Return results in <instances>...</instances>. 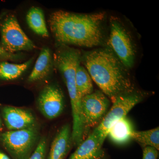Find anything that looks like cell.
Here are the masks:
<instances>
[{
	"label": "cell",
	"mask_w": 159,
	"mask_h": 159,
	"mask_svg": "<svg viewBox=\"0 0 159 159\" xmlns=\"http://www.w3.org/2000/svg\"><path fill=\"white\" fill-rule=\"evenodd\" d=\"M105 12L79 14L58 10L48 20L53 36L60 45L93 48L103 41L102 23Z\"/></svg>",
	"instance_id": "cell-1"
},
{
	"label": "cell",
	"mask_w": 159,
	"mask_h": 159,
	"mask_svg": "<svg viewBox=\"0 0 159 159\" xmlns=\"http://www.w3.org/2000/svg\"><path fill=\"white\" fill-rule=\"evenodd\" d=\"M92 80L112 102L137 91L127 68L110 48L96 49L81 56Z\"/></svg>",
	"instance_id": "cell-2"
},
{
	"label": "cell",
	"mask_w": 159,
	"mask_h": 159,
	"mask_svg": "<svg viewBox=\"0 0 159 159\" xmlns=\"http://www.w3.org/2000/svg\"><path fill=\"white\" fill-rule=\"evenodd\" d=\"M80 51L77 49L60 45L53 57V63L62 75L70 99L73 127L79 129L84 126L81 99L77 93L76 85V71L81 62Z\"/></svg>",
	"instance_id": "cell-3"
},
{
	"label": "cell",
	"mask_w": 159,
	"mask_h": 159,
	"mask_svg": "<svg viewBox=\"0 0 159 159\" xmlns=\"http://www.w3.org/2000/svg\"><path fill=\"white\" fill-rule=\"evenodd\" d=\"M36 126L9 130L0 135V140L13 159H29L38 143Z\"/></svg>",
	"instance_id": "cell-4"
},
{
	"label": "cell",
	"mask_w": 159,
	"mask_h": 159,
	"mask_svg": "<svg viewBox=\"0 0 159 159\" xmlns=\"http://www.w3.org/2000/svg\"><path fill=\"white\" fill-rule=\"evenodd\" d=\"M145 95L143 92L137 91L133 93L117 97L112 102L113 104L110 109L93 131L102 145L111 126L119 119L126 117L131 110L143 100Z\"/></svg>",
	"instance_id": "cell-5"
},
{
	"label": "cell",
	"mask_w": 159,
	"mask_h": 159,
	"mask_svg": "<svg viewBox=\"0 0 159 159\" xmlns=\"http://www.w3.org/2000/svg\"><path fill=\"white\" fill-rule=\"evenodd\" d=\"M1 46L11 54L36 48V46L21 28L15 16L11 15L1 25Z\"/></svg>",
	"instance_id": "cell-6"
},
{
	"label": "cell",
	"mask_w": 159,
	"mask_h": 159,
	"mask_svg": "<svg viewBox=\"0 0 159 159\" xmlns=\"http://www.w3.org/2000/svg\"><path fill=\"white\" fill-rule=\"evenodd\" d=\"M110 105L109 99L101 91L93 92L81 99L85 139L90 130L96 128L102 122L108 112Z\"/></svg>",
	"instance_id": "cell-7"
},
{
	"label": "cell",
	"mask_w": 159,
	"mask_h": 159,
	"mask_svg": "<svg viewBox=\"0 0 159 159\" xmlns=\"http://www.w3.org/2000/svg\"><path fill=\"white\" fill-rule=\"evenodd\" d=\"M108 45L110 49L126 68L133 66L135 50L131 39L119 20H111Z\"/></svg>",
	"instance_id": "cell-8"
},
{
	"label": "cell",
	"mask_w": 159,
	"mask_h": 159,
	"mask_svg": "<svg viewBox=\"0 0 159 159\" xmlns=\"http://www.w3.org/2000/svg\"><path fill=\"white\" fill-rule=\"evenodd\" d=\"M37 104L41 113L47 119L57 118L64 108V96L62 91L54 84L46 86L40 93Z\"/></svg>",
	"instance_id": "cell-9"
},
{
	"label": "cell",
	"mask_w": 159,
	"mask_h": 159,
	"mask_svg": "<svg viewBox=\"0 0 159 159\" xmlns=\"http://www.w3.org/2000/svg\"><path fill=\"white\" fill-rule=\"evenodd\" d=\"M3 119L9 130H17L35 126V117L31 112L25 109L11 106L2 109Z\"/></svg>",
	"instance_id": "cell-10"
},
{
	"label": "cell",
	"mask_w": 159,
	"mask_h": 159,
	"mask_svg": "<svg viewBox=\"0 0 159 159\" xmlns=\"http://www.w3.org/2000/svg\"><path fill=\"white\" fill-rule=\"evenodd\" d=\"M102 144L93 132L78 146L68 159H104L105 154Z\"/></svg>",
	"instance_id": "cell-11"
},
{
	"label": "cell",
	"mask_w": 159,
	"mask_h": 159,
	"mask_svg": "<svg viewBox=\"0 0 159 159\" xmlns=\"http://www.w3.org/2000/svg\"><path fill=\"white\" fill-rule=\"evenodd\" d=\"M73 143L70 127L68 124L63 125L51 143L47 159H65Z\"/></svg>",
	"instance_id": "cell-12"
},
{
	"label": "cell",
	"mask_w": 159,
	"mask_h": 159,
	"mask_svg": "<svg viewBox=\"0 0 159 159\" xmlns=\"http://www.w3.org/2000/svg\"><path fill=\"white\" fill-rule=\"evenodd\" d=\"M53 59L51 51L48 48L42 49L34 68L28 77L29 82L39 81L46 78L53 67Z\"/></svg>",
	"instance_id": "cell-13"
},
{
	"label": "cell",
	"mask_w": 159,
	"mask_h": 159,
	"mask_svg": "<svg viewBox=\"0 0 159 159\" xmlns=\"http://www.w3.org/2000/svg\"><path fill=\"white\" fill-rule=\"evenodd\" d=\"M134 130L129 119L126 117H124L116 121L111 126L107 136L114 143L125 144L132 139L131 134Z\"/></svg>",
	"instance_id": "cell-14"
},
{
	"label": "cell",
	"mask_w": 159,
	"mask_h": 159,
	"mask_svg": "<svg viewBox=\"0 0 159 159\" xmlns=\"http://www.w3.org/2000/svg\"><path fill=\"white\" fill-rule=\"evenodd\" d=\"M26 20L29 28L35 34L43 37H48L49 31L47 29L44 14L42 9L38 7L30 8L26 15Z\"/></svg>",
	"instance_id": "cell-15"
},
{
	"label": "cell",
	"mask_w": 159,
	"mask_h": 159,
	"mask_svg": "<svg viewBox=\"0 0 159 159\" xmlns=\"http://www.w3.org/2000/svg\"><path fill=\"white\" fill-rule=\"evenodd\" d=\"M32 59L21 64H13L6 61L0 62V79L11 80L17 79L31 65Z\"/></svg>",
	"instance_id": "cell-16"
},
{
	"label": "cell",
	"mask_w": 159,
	"mask_h": 159,
	"mask_svg": "<svg viewBox=\"0 0 159 159\" xmlns=\"http://www.w3.org/2000/svg\"><path fill=\"white\" fill-rule=\"evenodd\" d=\"M76 88L80 99L93 92L92 79L86 69L79 65L76 71Z\"/></svg>",
	"instance_id": "cell-17"
},
{
	"label": "cell",
	"mask_w": 159,
	"mask_h": 159,
	"mask_svg": "<svg viewBox=\"0 0 159 159\" xmlns=\"http://www.w3.org/2000/svg\"><path fill=\"white\" fill-rule=\"evenodd\" d=\"M131 139L136 141L143 147H151L159 150V127L145 131L134 130Z\"/></svg>",
	"instance_id": "cell-18"
},
{
	"label": "cell",
	"mask_w": 159,
	"mask_h": 159,
	"mask_svg": "<svg viewBox=\"0 0 159 159\" xmlns=\"http://www.w3.org/2000/svg\"><path fill=\"white\" fill-rule=\"evenodd\" d=\"M48 142L46 138H42L29 159H47Z\"/></svg>",
	"instance_id": "cell-19"
},
{
	"label": "cell",
	"mask_w": 159,
	"mask_h": 159,
	"mask_svg": "<svg viewBox=\"0 0 159 159\" xmlns=\"http://www.w3.org/2000/svg\"><path fill=\"white\" fill-rule=\"evenodd\" d=\"M158 150L151 147H145L143 150V159H157Z\"/></svg>",
	"instance_id": "cell-20"
},
{
	"label": "cell",
	"mask_w": 159,
	"mask_h": 159,
	"mask_svg": "<svg viewBox=\"0 0 159 159\" xmlns=\"http://www.w3.org/2000/svg\"><path fill=\"white\" fill-rule=\"evenodd\" d=\"M19 59V55L15 54H11L6 51L0 44V61L16 60Z\"/></svg>",
	"instance_id": "cell-21"
},
{
	"label": "cell",
	"mask_w": 159,
	"mask_h": 159,
	"mask_svg": "<svg viewBox=\"0 0 159 159\" xmlns=\"http://www.w3.org/2000/svg\"><path fill=\"white\" fill-rule=\"evenodd\" d=\"M0 159H11L6 153L0 150Z\"/></svg>",
	"instance_id": "cell-22"
},
{
	"label": "cell",
	"mask_w": 159,
	"mask_h": 159,
	"mask_svg": "<svg viewBox=\"0 0 159 159\" xmlns=\"http://www.w3.org/2000/svg\"><path fill=\"white\" fill-rule=\"evenodd\" d=\"M2 120L0 118V130L2 129Z\"/></svg>",
	"instance_id": "cell-23"
}]
</instances>
